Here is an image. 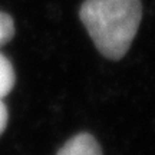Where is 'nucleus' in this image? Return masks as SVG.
I'll list each match as a JSON object with an SVG mask.
<instances>
[{
    "instance_id": "nucleus-2",
    "label": "nucleus",
    "mask_w": 155,
    "mask_h": 155,
    "mask_svg": "<svg viewBox=\"0 0 155 155\" xmlns=\"http://www.w3.org/2000/svg\"><path fill=\"white\" fill-rule=\"evenodd\" d=\"M56 155H102V151L91 134L81 132L68 139Z\"/></svg>"
},
{
    "instance_id": "nucleus-4",
    "label": "nucleus",
    "mask_w": 155,
    "mask_h": 155,
    "mask_svg": "<svg viewBox=\"0 0 155 155\" xmlns=\"http://www.w3.org/2000/svg\"><path fill=\"white\" fill-rule=\"evenodd\" d=\"M15 35V23L12 16L5 12H0V46L13 39Z\"/></svg>"
},
{
    "instance_id": "nucleus-1",
    "label": "nucleus",
    "mask_w": 155,
    "mask_h": 155,
    "mask_svg": "<svg viewBox=\"0 0 155 155\" xmlns=\"http://www.w3.org/2000/svg\"><path fill=\"white\" fill-rule=\"evenodd\" d=\"M79 17L101 53L119 61L138 32L141 0H85Z\"/></svg>"
},
{
    "instance_id": "nucleus-5",
    "label": "nucleus",
    "mask_w": 155,
    "mask_h": 155,
    "mask_svg": "<svg viewBox=\"0 0 155 155\" xmlns=\"http://www.w3.org/2000/svg\"><path fill=\"white\" fill-rule=\"evenodd\" d=\"M7 121H9V112H7V108L3 104V101L0 99V135L5 132L6 127H7Z\"/></svg>"
},
{
    "instance_id": "nucleus-3",
    "label": "nucleus",
    "mask_w": 155,
    "mask_h": 155,
    "mask_svg": "<svg viewBox=\"0 0 155 155\" xmlns=\"http://www.w3.org/2000/svg\"><path fill=\"white\" fill-rule=\"evenodd\" d=\"M15 82L16 75L13 65L5 55L0 53V99L12 92V89L15 88Z\"/></svg>"
}]
</instances>
